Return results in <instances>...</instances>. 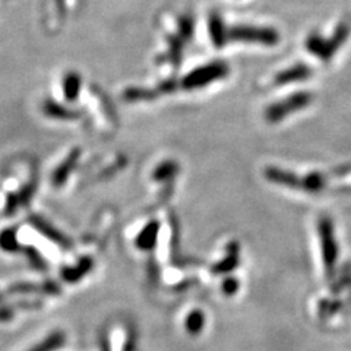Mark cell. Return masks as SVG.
<instances>
[{
	"instance_id": "6da1fadb",
	"label": "cell",
	"mask_w": 351,
	"mask_h": 351,
	"mask_svg": "<svg viewBox=\"0 0 351 351\" xmlns=\"http://www.w3.org/2000/svg\"><path fill=\"white\" fill-rule=\"evenodd\" d=\"M312 101H313L312 93H309V91L294 93V94L289 95L287 98H284V100H280L277 103L271 104L269 107H267L263 116H265V120L268 123H278L289 114L306 108Z\"/></svg>"
},
{
	"instance_id": "7a4b0ae2",
	"label": "cell",
	"mask_w": 351,
	"mask_h": 351,
	"mask_svg": "<svg viewBox=\"0 0 351 351\" xmlns=\"http://www.w3.org/2000/svg\"><path fill=\"white\" fill-rule=\"evenodd\" d=\"M230 68L226 62H213L208 63L202 68L192 71L189 75H186L182 85L186 90H196V88H204L218 80H223L228 75Z\"/></svg>"
},
{
	"instance_id": "3957f363",
	"label": "cell",
	"mask_w": 351,
	"mask_h": 351,
	"mask_svg": "<svg viewBox=\"0 0 351 351\" xmlns=\"http://www.w3.org/2000/svg\"><path fill=\"white\" fill-rule=\"evenodd\" d=\"M317 232H319L321 247H322V259L326 276L332 277L335 271V263L338 259V246L334 233V224L329 217H321L317 223Z\"/></svg>"
},
{
	"instance_id": "277c9868",
	"label": "cell",
	"mask_w": 351,
	"mask_h": 351,
	"mask_svg": "<svg viewBox=\"0 0 351 351\" xmlns=\"http://www.w3.org/2000/svg\"><path fill=\"white\" fill-rule=\"evenodd\" d=\"M228 40L259 43L265 46H274L280 41L277 29L268 27H252V25H234L228 28Z\"/></svg>"
},
{
	"instance_id": "5b68a950",
	"label": "cell",
	"mask_w": 351,
	"mask_h": 351,
	"mask_svg": "<svg viewBox=\"0 0 351 351\" xmlns=\"http://www.w3.org/2000/svg\"><path fill=\"white\" fill-rule=\"evenodd\" d=\"M312 76V68L304 63H298L291 66V68H287L285 71H281L280 73L276 75L274 78V85L282 86V85H289L293 82H299L304 81Z\"/></svg>"
},
{
	"instance_id": "8992f818",
	"label": "cell",
	"mask_w": 351,
	"mask_h": 351,
	"mask_svg": "<svg viewBox=\"0 0 351 351\" xmlns=\"http://www.w3.org/2000/svg\"><path fill=\"white\" fill-rule=\"evenodd\" d=\"M265 178L276 184L287 186L290 189L302 191V178H299L298 174H294L289 170H284L280 167H267Z\"/></svg>"
},
{
	"instance_id": "52a82bcc",
	"label": "cell",
	"mask_w": 351,
	"mask_h": 351,
	"mask_svg": "<svg viewBox=\"0 0 351 351\" xmlns=\"http://www.w3.org/2000/svg\"><path fill=\"white\" fill-rule=\"evenodd\" d=\"M351 31V24L347 21L339 22V25L337 27V29L334 31V34L331 38L326 40V47H325V56H324V62H329L334 54L337 53V50L343 46V44L347 41L348 36Z\"/></svg>"
},
{
	"instance_id": "ba28073f",
	"label": "cell",
	"mask_w": 351,
	"mask_h": 351,
	"mask_svg": "<svg viewBox=\"0 0 351 351\" xmlns=\"http://www.w3.org/2000/svg\"><path fill=\"white\" fill-rule=\"evenodd\" d=\"M208 28H210V37L214 43V46L217 49H223L228 40V29L226 28L224 21L219 16V14L213 12L210 15V19H208Z\"/></svg>"
},
{
	"instance_id": "9c48e42d",
	"label": "cell",
	"mask_w": 351,
	"mask_h": 351,
	"mask_svg": "<svg viewBox=\"0 0 351 351\" xmlns=\"http://www.w3.org/2000/svg\"><path fill=\"white\" fill-rule=\"evenodd\" d=\"M239 262H240L239 243H237V241H232V243L227 246V256H226V259L215 263V265L213 267V272L214 274L230 272V271H233L239 265Z\"/></svg>"
},
{
	"instance_id": "30bf717a",
	"label": "cell",
	"mask_w": 351,
	"mask_h": 351,
	"mask_svg": "<svg viewBox=\"0 0 351 351\" xmlns=\"http://www.w3.org/2000/svg\"><path fill=\"white\" fill-rule=\"evenodd\" d=\"M94 265V261L91 258H84L81 259L75 267L72 268H66L62 272V277L66 282H78L80 280H82L88 272L91 271Z\"/></svg>"
},
{
	"instance_id": "8fae6325",
	"label": "cell",
	"mask_w": 351,
	"mask_h": 351,
	"mask_svg": "<svg viewBox=\"0 0 351 351\" xmlns=\"http://www.w3.org/2000/svg\"><path fill=\"white\" fill-rule=\"evenodd\" d=\"M160 232V224L157 221H151L136 239V246L142 250H151L157 243Z\"/></svg>"
},
{
	"instance_id": "7c38bea8",
	"label": "cell",
	"mask_w": 351,
	"mask_h": 351,
	"mask_svg": "<svg viewBox=\"0 0 351 351\" xmlns=\"http://www.w3.org/2000/svg\"><path fill=\"white\" fill-rule=\"evenodd\" d=\"M328 184V178L322 173H311L302 178V191L307 193H321Z\"/></svg>"
},
{
	"instance_id": "4fadbf2b",
	"label": "cell",
	"mask_w": 351,
	"mask_h": 351,
	"mask_svg": "<svg viewBox=\"0 0 351 351\" xmlns=\"http://www.w3.org/2000/svg\"><path fill=\"white\" fill-rule=\"evenodd\" d=\"M64 343H66L64 332L56 331V332H51L49 337L44 338L40 344L29 348L28 351H56L62 348Z\"/></svg>"
},
{
	"instance_id": "5bb4252c",
	"label": "cell",
	"mask_w": 351,
	"mask_h": 351,
	"mask_svg": "<svg viewBox=\"0 0 351 351\" xmlns=\"http://www.w3.org/2000/svg\"><path fill=\"white\" fill-rule=\"evenodd\" d=\"M78 157H80V151H73V152L71 154V156L63 161L62 166H60L56 171H54V176H53V183H54V184L59 186V184H62L66 179H68V176H69L71 171L73 170L75 164H76V160H78Z\"/></svg>"
},
{
	"instance_id": "9a60e30c",
	"label": "cell",
	"mask_w": 351,
	"mask_h": 351,
	"mask_svg": "<svg viewBox=\"0 0 351 351\" xmlns=\"http://www.w3.org/2000/svg\"><path fill=\"white\" fill-rule=\"evenodd\" d=\"M31 221H32V226L37 227L44 236L50 237V239L54 240V241H59V243L64 245V247H69V241L66 240V239L58 232L56 228H53L50 224H47L46 221H43V219H40L38 217H32Z\"/></svg>"
},
{
	"instance_id": "2e32d148",
	"label": "cell",
	"mask_w": 351,
	"mask_h": 351,
	"mask_svg": "<svg viewBox=\"0 0 351 351\" xmlns=\"http://www.w3.org/2000/svg\"><path fill=\"white\" fill-rule=\"evenodd\" d=\"M205 325V315L202 311H192L184 321V328L191 335H197L202 332Z\"/></svg>"
},
{
	"instance_id": "e0dca14e",
	"label": "cell",
	"mask_w": 351,
	"mask_h": 351,
	"mask_svg": "<svg viewBox=\"0 0 351 351\" xmlns=\"http://www.w3.org/2000/svg\"><path fill=\"white\" fill-rule=\"evenodd\" d=\"M63 90H64V95L68 98L69 101H73L78 98L80 90H81V78L80 75L76 73H68L64 78V84H63Z\"/></svg>"
},
{
	"instance_id": "ac0fdd59",
	"label": "cell",
	"mask_w": 351,
	"mask_h": 351,
	"mask_svg": "<svg viewBox=\"0 0 351 351\" xmlns=\"http://www.w3.org/2000/svg\"><path fill=\"white\" fill-rule=\"evenodd\" d=\"M44 112L54 119H68L69 120V119H78V116H80L76 112H72V110L64 108L53 101H49L44 104Z\"/></svg>"
},
{
	"instance_id": "d6986e66",
	"label": "cell",
	"mask_w": 351,
	"mask_h": 351,
	"mask_svg": "<svg viewBox=\"0 0 351 351\" xmlns=\"http://www.w3.org/2000/svg\"><path fill=\"white\" fill-rule=\"evenodd\" d=\"M325 47H326V38L321 37L319 34H311L306 40V49L309 50L315 56L324 60L325 56Z\"/></svg>"
},
{
	"instance_id": "ffe728a7",
	"label": "cell",
	"mask_w": 351,
	"mask_h": 351,
	"mask_svg": "<svg viewBox=\"0 0 351 351\" xmlns=\"http://www.w3.org/2000/svg\"><path fill=\"white\" fill-rule=\"evenodd\" d=\"M179 171V166L178 162H173V161H166L162 162L160 167H157V170L154 171V179L156 180H167L174 178L176 174Z\"/></svg>"
},
{
	"instance_id": "44dd1931",
	"label": "cell",
	"mask_w": 351,
	"mask_h": 351,
	"mask_svg": "<svg viewBox=\"0 0 351 351\" xmlns=\"http://www.w3.org/2000/svg\"><path fill=\"white\" fill-rule=\"evenodd\" d=\"M0 247L9 252H15L19 249L15 230H5V232L0 233Z\"/></svg>"
},
{
	"instance_id": "7402d4cb",
	"label": "cell",
	"mask_w": 351,
	"mask_h": 351,
	"mask_svg": "<svg viewBox=\"0 0 351 351\" xmlns=\"http://www.w3.org/2000/svg\"><path fill=\"white\" fill-rule=\"evenodd\" d=\"M179 31L183 40H191L193 34V18L191 15H184L179 21Z\"/></svg>"
},
{
	"instance_id": "603a6c76",
	"label": "cell",
	"mask_w": 351,
	"mask_h": 351,
	"mask_svg": "<svg viewBox=\"0 0 351 351\" xmlns=\"http://www.w3.org/2000/svg\"><path fill=\"white\" fill-rule=\"evenodd\" d=\"M138 335L136 331L134 329V326L128 329V334H126V341L123 344V351H135L136 346H138Z\"/></svg>"
},
{
	"instance_id": "cb8c5ba5",
	"label": "cell",
	"mask_w": 351,
	"mask_h": 351,
	"mask_svg": "<svg viewBox=\"0 0 351 351\" xmlns=\"http://www.w3.org/2000/svg\"><path fill=\"white\" fill-rule=\"evenodd\" d=\"M350 284H351V267H350V265H346V267L343 268V271H341V278H339V281H338V284L334 287V290H335V291L343 290V289H346L347 285H350Z\"/></svg>"
},
{
	"instance_id": "d4e9b609",
	"label": "cell",
	"mask_w": 351,
	"mask_h": 351,
	"mask_svg": "<svg viewBox=\"0 0 351 351\" xmlns=\"http://www.w3.org/2000/svg\"><path fill=\"white\" fill-rule=\"evenodd\" d=\"M339 307H341V302H324L319 307V313L324 316V315H331L334 313L335 311H338Z\"/></svg>"
},
{
	"instance_id": "484cf974",
	"label": "cell",
	"mask_w": 351,
	"mask_h": 351,
	"mask_svg": "<svg viewBox=\"0 0 351 351\" xmlns=\"http://www.w3.org/2000/svg\"><path fill=\"white\" fill-rule=\"evenodd\" d=\"M239 290V281L236 278H226L223 282V291L227 295H233Z\"/></svg>"
},
{
	"instance_id": "4316f807",
	"label": "cell",
	"mask_w": 351,
	"mask_h": 351,
	"mask_svg": "<svg viewBox=\"0 0 351 351\" xmlns=\"http://www.w3.org/2000/svg\"><path fill=\"white\" fill-rule=\"evenodd\" d=\"M14 317L12 306H0V322H8Z\"/></svg>"
},
{
	"instance_id": "83f0119b",
	"label": "cell",
	"mask_w": 351,
	"mask_h": 351,
	"mask_svg": "<svg viewBox=\"0 0 351 351\" xmlns=\"http://www.w3.org/2000/svg\"><path fill=\"white\" fill-rule=\"evenodd\" d=\"M3 300V294H0V302H2Z\"/></svg>"
}]
</instances>
